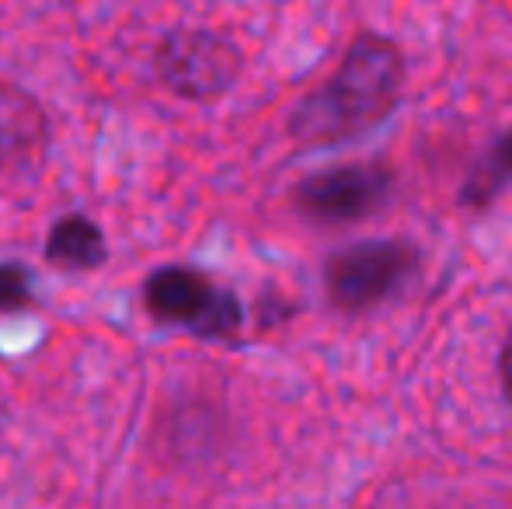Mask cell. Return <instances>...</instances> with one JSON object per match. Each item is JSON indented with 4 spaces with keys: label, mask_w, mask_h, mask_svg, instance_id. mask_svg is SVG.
Returning a JSON list of instances; mask_svg holds the SVG:
<instances>
[{
    "label": "cell",
    "mask_w": 512,
    "mask_h": 509,
    "mask_svg": "<svg viewBox=\"0 0 512 509\" xmlns=\"http://www.w3.org/2000/svg\"><path fill=\"white\" fill-rule=\"evenodd\" d=\"M418 258L398 241H363L338 252L324 269L328 293L342 311H366L391 300L415 276Z\"/></svg>",
    "instance_id": "cell-3"
},
{
    "label": "cell",
    "mask_w": 512,
    "mask_h": 509,
    "mask_svg": "<svg viewBox=\"0 0 512 509\" xmlns=\"http://www.w3.org/2000/svg\"><path fill=\"white\" fill-rule=\"evenodd\" d=\"M391 192V175L370 164H342L300 182L297 203L317 220H356L373 213Z\"/></svg>",
    "instance_id": "cell-5"
},
{
    "label": "cell",
    "mask_w": 512,
    "mask_h": 509,
    "mask_svg": "<svg viewBox=\"0 0 512 509\" xmlns=\"http://www.w3.org/2000/svg\"><path fill=\"white\" fill-rule=\"evenodd\" d=\"M150 314L168 325L192 328L196 335H230L241 325V307L227 290L213 286L203 272L185 269V265H168L157 269L143 286Z\"/></svg>",
    "instance_id": "cell-4"
},
{
    "label": "cell",
    "mask_w": 512,
    "mask_h": 509,
    "mask_svg": "<svg viewBox=\"0 0 512 509\" xmlns=\"http://www.w3.org/2000/svg\"><path fill=\"white\" fill-rule=\"evenodd\" d=\"M506 185H512V133L502 136L488 157L478 164V171L471 175V182L464 185V203L485 206L499 196Z\"/></svg>",
    "instance_id": "cell-8"
},
{
    "label": "cell",
    "mask_w": 512,
    "mask_h": 509,
    "mask_svg": "<svg viewBox=\"0 0 512 509\" xmlns=\"http://www.w3.org/2000/svg\"><path fill=\"white\" fill-rule=\"evenodd\" d=\"M401 53L387 39L359 35L321 91L297 109L293 129L310 143L349 140L391 116L401 95Z\"/></svg>",
    "instance_id": "cell-1"
},
{
    "label": "cell",
    "mask_w": 512,
    "mask_h": 509,
    "mask_svg": "<svg viewBox=\"0 0 512 509\" xmlns=\"http://www.w3.org/2000/svg\"><path fill=\"white\" fill-rule=\"evenodd\" d=\"M157 77L182 98H216L241 74V53L230 39L206 28H175L154 56Z\"/></svg>",
    "instance_id": "cell-2"
},
{
    "label": "cell",
    "mask_w": 512,
    "mask_h": 509,
    "mask_svg": "<svg viewBox=\"0 0 512 509\" xmlns=\"http://www.w3.org/2000/svg\"><path fill=\"white\" fill-rule=\"evenodd\" d=\"M502 387H506V394L512 401V342L506 346V353H502Z\"/></svg>",
    "instance_id": "cell-10"
},
{
    "label": "cell",
    "mask_w": 512,
    "mask_h": 509,
    "mask_svg": "<svg viewBox=\"0 0 512 509\" xmlns=\"http://www.w3.org/2000/svg\"><path fill=\"white\" fill-rule=\"evenodd\" d=\"M46 255L49 262H56L60 269H95L105 262V238L88 217L74 213V217H63L60 224L49 231L46 238Z\"/></svg>",
    "instance_id": "cell-7"
},
{
    "label": "cell",
    "mask_w": 512,
    "mask_h": 509,
    "mask_svg": "<svg viewBox=\"0 0 512 509\" xmlns=\"http://www.w3.org/2000/svg\"><path fill=\"white\" fill-rule=\"evenodd\" d=\"M32 304V272L25 265H0V311H21Z\"/></svg>",
    "instance_id": "cell-9"
},
{
    "label": "cell",
    "mask_w": 512,
    "mask_h": 509,
    "mask_svg": "<svg viewBox=\"0 0 512 509\" xmlns=\"http://www.w3.org/2000/svg\"><path fill=\"white\" fill-rule=\"evenodd\" d=\"M49 140L42 105L28 91L0 81V175L32 168Z\"/></svg>",
    "instance_id": "cell-6"
}]
</instances>
